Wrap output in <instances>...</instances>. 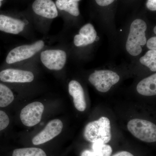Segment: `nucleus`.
<instances>
[{"mask_svg": "<svg viewBox=\"0 0 156 156\" xmlns=\"http://www.w3.org/2000/svg\"><path fill=\"white\" fill-rule=\"evenodd\" d=\"M146 44L150 50H156V37H152L149 39Z\"/></svg>", "mask_w": 156, "mask_h": 156, "instance_id": "21", "label": "nucleus"}, {"mask_svg": "<svg viewBox=\"0 0 156 156\" xmlns=\"http://www.w3.org/2000/svg\"><path fill=\"white\" fill-rule=\"evenodd\" d=\"M63 124L61 120L54 119L47 124L43 131L33 138L34 145H38L48 142L61 133Z\"/></svg>", "mask_w": 156, "mask_h": 156, "instance_id": "8", "label": "nucleus"}, {"mask_svg": "<svg viewBox=\"0 0 156 156\" xmlns=\"http://www.w3.org/2000/svg\"><path fill=\"white\" fill-rule=\"evenodd\" d=\"M147 7L151 11H156V0H147Z\"/></svg>", "mask_w": 156, "mask_h": 156, "instance_id": "22", "label": "nucleus"}, {"mask_svg": "<svg viewBox=\"0 0 156 156\" xmlns=\"http://www.w3.org/2000/svg\"><path fill=\"white\" fill-rule=\"evenodd\" d=\"M119 80L120 76L117 73L108 70L95 71L89 78V82L101 92H108Z\"/></svg>", "mask_w": 156, "mask_h": 156, "instance_id": "4", "label": "nucleus"}, {"mask_svg": "<svg viewBox=\"0 0 156 156\" xmlns=\"http://www.w3.org/2000/svg\"><path fill=\"white\" fill-rule=\"evenodd\" d=\"M25 23L20 20L0 15V30L7 33L17 34L23 30Z\"/></svg>", "mask_w": 156, "mask_h": 156, "instance_id": "13", "label": "nucleus"}, {"mask_svg": "<svg viewBox=\"0 0 156 156\" xmlns=\"http://www.w3.org/2000/svg\"><path fill=\"white\" fill-rule=\"evenodd\" d=\"M14 100L13 92L5 85L0 83V107H5Z\"/></svg>", "mask_w": 156, "mask_h": 156, "instance_id": "17", "label": "nucleus"}, {"mask_svg": "<svg viewBox=\"0 0 156 156\" xmlns=\"http://www.w3.org/2000/svg\"><path fill=\"white\" fill-rule=\"evenodd\" d=\"M97 33L92 24L87 23L80 30L79 34L74 38V43L76 47H85L96 41Z\"/></svg>", "mask_w": 156, "mask_h": 156, "instance_id": "11", "label": "nucleus"}, {"mask_svg": "<svg viewBox=\"0 0 156 156\" xmlns=\"http://www.w3.org/2000/svg\"><path fill=\"white\" fill-rule=\"evenodd\" d=\"M154 33L155 34H156V27H154Z\"/></svg>", "mask_w": 156, "mask_h": 156, "instance_id": "25", "label": "nucleus"}, {"mask_svg": "<svg viewBox=\"0 0 156 156\" xmlns=\"http://www.w3.org/2000/svg\"><path fill=\"white\" fill-rule=\"evenodd\" d=\"M112 156H134L132 154L128 152V151H123L119 152L115 154Z\"/></svg>", "mask_w": 156, "mask_h": 156, "instance_id": "24", "label": "nucleus"}, {"mask_svg": "<svg viewBox=\"0 0 156 156\" xmlns=\"http://www.w3.org/2000/svg\"><path fill=\"white\" fill-rule=\"evenodd\" d=\"M147 28L146 23L143 20H135L131 23L126 44V50L130 55L137 56L142 52V46L146 44Z\"/></svg>", "mask_w": 156, "mask_h": 156, "instance_id": "1", "label": "nucleus"}, {"mask_svg": "<svg viewBox=\"0 0 156 156\" xmlns=\"http://www.w3.org/2000/svg\"><path fill=\"white\" fill-rule=\"evenodd\" d=\"M32 9L35 14L45 18L53 19L58 16L56 4L52 0H35Z\"/></svg>", "mask_w": 156, "mask_h": 156, "instance_id": "10", "label": "nucleus"}, {"mask_svg": "<svg viewBox=\"0 0 156 156\" xmlns=\"http://www.w3.org/2000/svg\"><path fill=\"white\" fill-rule=\"evenodd\" d=\"M84 136L89 142L100 141L106 144L112 138L110 122L108 118L101 117L96 121L88 123L84 130Z\"/></svg>", "mask_w": 156, "mask_h": 156, "instance_id": "2", "label": "nucleus"}, {"mask_svg": "<svg viewBox=\"0 0 156 156\" xmlns=\"http://www.w3.org/2000/svg\"><path fill=\"white\" fill-rule=\"evenodd\" d=\"M3 1V0H0V7L2 5V2Z\"/></svg>", "mask_w": 156, "mask_h": 156, "instance_id": "26", "label": "nucleus"}, {"mask_svg": "<svg viewBox=\"0 0 156 156\" xmlns=\"http://www.w3.org/2000/svg\"><path fill=\"white\" fill-rule=\"evenodd\" d=\"M69 92L73 99L74 104L77 110L83 112L87 108L85 93L80 84L76 80L71 81L69 84Z\"/></svg>", "mask_w": 156, "mask_h": 156, "instance_id": "12", "label": "nucleus"}, {"mask_svg": "<svg viewBox=\"0 0 156 156\" xmlns=\"http://www.w3.org/2000/svg\"><path fill=\"white\" fill-rule=\"evenodd\" d=\"M44 109V105L38 101L27 105L20 112V119L23 124L27 127H33L38 124L41 120Z\"/></svg>", "mask_w": 156, "mask_h": 156, "instance_id": "6", "label": "nucleus"}, {"mask_svg": "<svg viewBox=\"0 0 156 156\" xmlns=\"http://www.w3.org/2000/svg\"><path fill=\"white\" fill-rule=\"evenodd\" d=\"M92 151L85 150L81 156H110L112 149L110 146L100 141L92 143Z\"/></svg>", "mask_w": 156, "mask_h": 156, "instance_id": "15", "label": "nucleus"}, {"mask_svg": "<svg viewBox=\"0 0 156 156\" xmlns=\"http://www.w3.org/2000/svg\"><path fill=\"white\" fill-rule=\"evenodd\" d=\"M74 1H76V2H78L79 1H80V0H74Z\"/></svg>", "mask_w": 156, "mask_h": 156, "instance_id": "27", "label": "nucleus"}, {"mask_svg": "<svg viewBox=\"0 0 156 156\" xmlns=\"http://www.w3.org/2000/svg\"><path fill=\"white\" fill-rule=\"evenodd\" d=\"M0 80L7 83H30L34 80V75L27 71L9 69L0 72Z\"/></svg>", "mask_w": 156, "mask_h": 156, "instance_id": "9", "label": "nucleus"}, {"mask_svg": "<svg viewBox=\"0 0 156 156\" xmlns=\"http://www.w3.org/2000/svg\"><path fill=\"white\" fill-rule=\"evenodd\" d=\"M140 62L151 71H156V50H149L140 58Z\"/></svg>", "mask_w": 156, "mask_h": 156, "instance_id": "18", "label": "nucleus"}, {"mask_svg": "<svg viewBox=\"0 0 156 156\" xmlns=\"http://www.w3.org/2000/svg\"><path fill=\"white\" fill-rule=\"evenodd\" d=\"M44 46V42L39 41L31 45L19 46L11 50L6 58L8 64H12L28 59L34 56Z\"/></svg>", "mask_w": 156, "mask_h": 156, "instance_id": "5", "label": "nucleus"}, {"mask_svg": "<svg viewBox=\"0 0 156 156\" xmlns=\"http://www.w3.org/2000/svg\"><path fill=\"white\" fill-rule=\"evenodd\" d=\"M115 0H95L98 5L100 6H106L111 5Z\"/></svg>", "mask_w": 156, "mask_h": 156, "instance_id": "23", "label": "nucleus"}, {"mask_svg": "<svg viewBox=\"0 0 156 156\" xmlns=\"http://www.w3.org/2000/svg\"><path fill=\"white\" fill-rule=\"evenodd\" d=\"M56 5L59 10L66 11L73 16L80 15L78 2L74 0H57Z\"/></svg>", "mask_w": 156, "mask_h": 156, "instance_id": "16", "label": "nucleus"}, {"mask_svg": "<svg viewBox=\"0 0 156 156\" xmlns=\"http://www.w3.org/2000/svg\"><path fill=\"white\" fill-rule=\"evenodd\" d=\"M12 156H47L41 148L36 147L17 149L13 151Z\"/></svg>", "mask_w": 156, "mask_h": 156, "instance_id": "19", "label": "nucleus"}, {"mask_svg": "<svg viewBox=\"0 0 156 156\" xmlns=\"http://www.w3.org/2000/svg\"><path fill=\"white\" fill-rule=\"evenodd\" d=\"M41 59L43 64L48 69L59 70L65 65L66 54L62 50H46L41 53Z\"/></svg>", "mask_w": 156, "mask_h": 156, "instance_id": "7", "label": "nucleus"}, {"mask_svg": "<svg viewBox=\"0 0 156 156\" xmlns=\"http://www.w3.org/2000/svg\"><path fill=\"white\" fill-rule=\"evenodd\" d=\"M127 127L131 134L143 141L156 142V126L154 123L139 119H134L128 122Z\"/></svg>", "mask_w": 156, "mask_h": 156, "instance_id": "3", "label": "nucleus"}, {"mask_svg": "<svg viewBox=\"0 0 156 156\" xmlns=\"http://www.w3.org/2000/svg\"><path fill=\"white\" fill-rule=\"evenodd\" d=\"M136 90L140 94L151 96L156 95V74L143 79L137 84Z\"/></svg>", "mask_w": 156, "mask_h": 156, "instance_id": "14", "label": "nucleus"}, {"mask_svg": "<svg viewBox=\"0 0 156 156\" xmlns=\"http://www.w3.org/2000/svg\"><path fill=\"white\" fill-rule=\"evenodd\" d=\"M10 119L5 112L0 110V131L4 130L9 126Z\"/></svg>", "mask_w": 156, "mask_h": 156, "instance_id": "20", "label": "nucleus"}]
</instances>
